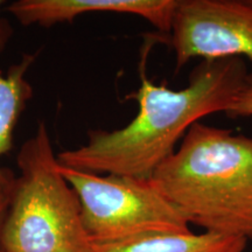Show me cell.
<instances>
[{"mask_svg":"<svg viewBox=\"0 0 252 252\" xmlns=\"http://www.w3.org/2000/svg\"><path fill=\"white\" fill-rule=\"evenodd\" d=\"M248 75L242 58L202 60L188 86L178 90L143 75L139 89L131 94L138 102L137 116L118 130L90 131L86 144L59 153V162L96 174L152 178L191 126L226 111Z\"/></svg>","mask_w":252,"mask_h":252,"instance_id":"cell-1","label":"cell"},{"mask_svg":"<svg viewBox=\"0 0 252 252\" xmlns=\"http://www.w3.org/2000/svg\"><path fill=\"white\" fill-rule=\"evenodd\" d=\"M152 179L190 224L252 241V138L196 123Z\"/></svg>","mask_w":252,"mask_h":252,"instance_id":"cell-2","label":"cell"},{"mask_svg":"<svg viewBox=\"0 0 252 252\" xmlns=\"http://www.w3.org/2000/svg\"><path fill=\"white\" fill-rule=\"evenodd\" d=\"M17 162L0 251L90 252L80 200L60 171L46 124L21 146Z\"/></svg>","mask_w":252,"mask_h":252,"instance_id":"cell-3","label":"cell"},{"mask_svg":"<svg viewBox=\"0 0 252 252\" xmlns=\"http://www.w3.org/2000/svg\"><path fill=\"white\" fill-rule=\"evenodd\" d=\"M80 200L91 244L152 234H188L190 223L152 178L96 174L59 162Z\"/></svg>","mask_w":252,"mask_h":252,"instance_id":"cell-4","label":"cell"},{"mask_svg":"<svg viewBox=\"0 0 252 252\" xmlns=\"http://www.w3.org/2000/svg\"><path fill=\"white\" fill-rule=\"evenodd\" d=\"M176 70L193 59L252 61V5L237 0H178L171 27Z\"/></svg>","mask_w":252,"mask_h":252,"instance_id":"cell-5","label":"cell"},{"mask_svg":"<svg viewBox=\"0 0 252 252\" xmlns=\"http://www.w3.org/2000/svg\"><path fill=\"white\" fill-rule=\"evenodd\" d=\"M178 0H18L7 11L23 26L50 27L94 12L133 14L169 34Z\"/></svg>","mask_w":252,"mask_h":252,"instance_id":"cell-6","label":"cell"},{"mask_svg":"<svg viewBox=\"0 0 252 252\" xmlns=\"http://www.w3.org/2000/svg\"><path fill=\"white\" fill-rule=\"evenodd\" d=\"M13 34L11 24L0 18V54ZM35 54H25L5 75L0 70V159L13 149V134L21 113L33 96L27 74L35 61ZM15 176L0 166V186H12Z\"/></svg>","mask_w":252,"mask_h":252,"instance_id":"cell-7","label":"cell"},{"mask_svg":"<svg viewBox=\"0 0 252 252\" xmlns=\"http://www.w3.org/2000/svg\"><path fill=\"white\" fill-rule=\"evenodd\" d=\"M247 239L216 232L152 234L93 244L90 252H244Z\"/></svg>","mask_w":252,"mask_h":252,"instance_id":"cell-8","label":"cell"},{"mask_svg":"<svg viewBox=\"0 0 252 252\" xmlns=\"http://www.w3.org/2000/svg\"><path fill=\"white\" fill-rule=\"evenodd\" d=\"M225 115L230 118L252 117V74H249L243 88L226 109Z\"/></svg>","mask_w":252,"mask_h":252,"instance_id":"cell-9","label":"cell"},{"mask_svg":"<svg viewBox=\"0 0 252 252\" xmlns=\"http://www.w3.org/2000/svg\"><path fill=\"white\" fill-rule=\"evenodd\" d=\"M13 185L0 186V232H1L5 217L7 215V210L9 206V201H11V193H12V188H13Z\"/></svg>","mask_w":252,"mask_h":252,"instance_id":"cell-10","label":"cell"},{"mask_svg":"<svg viewBox=\"0 0 252 252\" xmlns=\"http://www.w3.org/2000/svg\"><path fill=\"white\" fill-rule=\"evenodd\" d=\"M2 4H5V1H1V0H0V6H1Z\"/></svg>","mask_w":252,"mask_h":252,"instance_id":"cell-11","label":"cell"},{"mask_svg":"<svg viewBox=\"0 0 252 252\" xmlns=\"http://www.w3.org/2000/svg\"><path fill=\"white\" fill-rule=\"evenodd\" d=\"M250 4H251V5H252V1H250Z\"/></svg>","mask_w":252,"mask_h":252,"instance_id":"cell-12","label":"cell"},{"mask_svg":"<svg viewBox=\"0 0 252 252\" xmlns=\"http://www.w3.org/2000/svg\"><path fill=\"white\" fill-rule=\"evenodd\" d=\"M0 252H1V251H0Z\"/></svg>","mask_w":252,"mask_h":252,"instance_id":"cell-13","label":"cell"}]
</instances>
